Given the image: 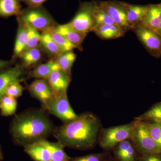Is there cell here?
<instances>
[{"mask_svg":"<svg viewBox=\"0 0 161 161\" xmlns=\"http://www.w3.org/2000/svg\"><path fill=\"white\" fill-rule=\"evenodd\" d=\"M3 159H4V154H3L2 147L0 146V161L3 160Z\"/></svg>","mask_w":161,"mask_h":161,"instance_id":"cell-38","label":"cell"},{"mask_svg":"<svg viewBox=\"0 0 161 161\" xmlns=\"http://www.w3.org/2000/svg\"><path fill=\"white\" fill-rule=\"evenodd\" d=\"M20 0H0V17L17 16L22 11Z\"/></svg>","mask_w":161,"mask_h":161,"instance_id":"cell-23","label":"cell"},{"mask_svg":"<svg viewBox=\"0 0 161 161\" xmlns=\"http://www.w3.org/2000/svg\"><path fill=\"white\" fill-rule=\"evenodd\" d=\"M132 123L130 139L140 155L161 153V149L150 135L143 121L135 119Z\"/></svg>","mask_w":161,"mask_h":161,"instance_id":"cell-4","label":"cell"},{"mask_svg":"<svg viewBox=\"0 0 161 161\" xmlns=\"http://www.w3.org/2000/svg\"><path fill=\"white\" fill-rule=\"evenodd\" d=\"M148 52L155 58L161 56V36L140 23L132 29Z\"/></svg>","mask_w":161,"mask_h":161,"instance_id":"cell-8","label":"cell"},{"mask_svg":"<svg viewBox=\"0 0 161 161\" xmlns=\"http://www.w3.org/2000/svg\"><path fill=\"white\" fill-rule=\"evenodd\" d=\"M23 68L30 67L40 62L42 58V50L40 47L24 50L20 55Z\"/></svg>","mask_w":161,"mask_h":161,"instance_id":"cell-21","label":"cell"},{"mask_svg":"<svg viewBox=\"0 0 161 161\" xmlns=\"http://www.w3.org/2000/svg\"><path fill=\"white\" fill-rule=\"evenodd\" d=\"M107 153H92L84 156L71 158L69 161H103L108 156Z\"/></svg>","mask_w":161,"mask_h":161,"instance_id":"cell-33","label":"cell"},{"mask_svg":"<svg viewBox=\"0 0 161 161\" xmlns=\"http://www.w3.org/2000/svg\"><path fill=\"white\" fill-rule=\"evenodd\" d=\"M67 92L55 94L45 109L64 123L74 120L78 115L72 108L67 96Z\"/></svg>","mask_w":161,"mask_h":161,"instance_id":"cell-7","label":"cell"},{"mask_svg":"<svg viewBox=\"0 0 161 161\" xmlns=\"http://www.w3.org/2000/svg\"><path fill=\"white\" fill-rule=\"evenodd\" d=\"M161 21V3L150 5L147 15L141 23L155 31Z\"/></svg>","mask_w":161,"mask_h":161,"instance_id":"cell-22","label":"cell"},{"mask_svg":"<svg viewBox=\"0 0 161 161\" xmlns=\"http://www.w3.org/2000/svg\"><path fill=\"white\" fill-rule=\"evenodd\" d=\"M95 2L109 15L115 24L120 26L125 31L132 29V26L127 21L125 10L120 2L109 1Z\"/></svg>","mask_w":161,"mask_h":161,"instance_id":"cell-9","label":"cell"},{"mask_svg":"<svg viewBox=\"0 0 161 161\" xmlns=\"http://www.w3.org/2000/svg\"></svg>","mask_w":161,"mask_h":161,"instance_id":"cell-41","label":"cell"},{"mask_svg":"<svg viewBox=\"0 0 161 161\" xmlns=\"http://www.w3.org/2000/svg\"><path fill=\"white\" fill-rule=\"evenodd\" d=\"M42 141L49 149L51 153L50 161H69L71 158L67 154L64 147L58 142H52L47 140Z\"/></svg>","mask_w":161,"mask_h":161,"instance_id":"cell-24","label":"cell"},{"mask_svg":"<svg viewBox=\"0 0 161 161\" xmlns=\"http://www.w3.org/2000/svg\"><path fill=\"white\" fill-rule=\"evenodd\" d=\"M17 107L16 98L5 95L0 100V110L2 115L4 116L13 115L16 111Z\"/></svg>","mask_w":161,"mask_h":161,"instance_id":"cell-29","label":"cell"},{"mask_svg":"<svg viewBox=\"0 0 161 161\" xmlns=\"http://www.w3.org/2000/svg\"><path fill=\"white\" fill-rule=\"evenodd\" d=\"M94 7L93 9V17L95 21V28L101 25L107 24H115L109 15L102 9L94 2Z\"/></svg>","mask_w":161,"mask_h":161,"instance_id":"cell-28","label":"cell"},{"mask_svg":"<svg viewBox=\"0 0 161 161\" xmlns=\"http://www.w3.org/2000/svg\"><path fill=\"white\" fill-rule=\"evenodd\" d=\"M94 7V2L80 3L75 16L68 24L75 31L83 34L86 35L93 31L95 26L93 14Z\"/></svg>","mask_w":161,"mask_h":161,"instance_id":"cell-6","label":"cell"},{"mask_svg":"<svg viewBox=\"0 0 161 161\" xmlns=\"http://www.w3.org/2000/svg\"><path fill=\"white\" fill-rule=\"evenodd\" d=\"M153 140L161 149V128L157 124L144 121Z\"/></svg>","mask_w":161,"mask_h":161,"instance_id":"cell-31","label":"cell"},{"mask_svg":"<svg viewBox=\"0 0 161 161\" xmlns=\"http://www.w3.org/2000/svg\"><path fill=\"white\" fill-rule=\"evenodd\" d=\"M46 31L49 33L51 36L59 47L62 53L73 51V50L77 48L75 45L70 42L64 36L55 31L53 28Z\"/></svg>","mask_w":161,"mask_h":161,"instance_id":"cell-27","label":"cell"},{"mask_svg":"<svg viewBox=\"0 0 161 161\" xmlns=\"http://www.w3.org/2000/svg\"><path fill=\"white\" fill-rule=\"evenodd\" d=\"M93 31L101 39L111 40L123 36L125 31L116 24H107L95 27Z\"/></svg>","mask_w":161,"mask_h":161,"instance_id":"cell-17","label":"cell"},{"mask_svg":"<svg viewBox=\"0 0 161 161\" xmlns=\"http://www.w3.org/2000/svg\"><path fill=\"white\" fill-rule=\"evenodd\" d=\"M53 30L67 39L70 42L81 50V45L86 35L80 33L72 28L68 23L62 25H57L54 26Z\"/></svg>","mask_w":161,"mask_h":161,"instance_id":"cell-15","label":"cell"},{"mask_svg":"<svg viewBox=\"0 0 161 161\" xmlns=\"http://www.w3.org/2000/svg\"><path fill=\"white\" fill-rule=\"evenodd\" d=\"M47 80L55 94L67 92L71 81V76L61 70L55 71L50 75Z\"/></svg>","mask_w":161,"mask_h":161,"instance_id":"cell-14","label":"cell"},{"mask_svg":"<svg viewBox=\"0 0 161 161\" xmlns=\"http://www.w3.org/2000/svg\"><path fill=\"white\" fill-rule=\"evenodd\" d=\"M21 2L26 4L28 7H34L42 6L47 0H20Z\"/></svg>","mask_w":161,"mask_h":161,"instance_id":"cell-35","label":"cell"},{"mask_svg":"<svg viewBox=\"0 0 161 161\" xmlns=\"http://www.w3.org/2000/svg\"><path fill=\"white\" fill-rule=\"evenodd\" d=\"M40 47L43 51L51 57L58 58L63 53L58 45L56 44L49 33L45 31L40 34Z\"/></svg>","mask_w":161,"mask_h":161,"instance_id":"cell-19","label":"cell"},{"mask_svg":"<svg viewBox=\"0 0 161 161\" xmlns=\"http://www.w3.org/2000/svg\"><path fill=\"white\" fill-rule=\"evenodd\" d=\"M103 161H115L114 159H112L108 156V157Z\"/></svg>","mask_w":161,"mask_h":161,"instance_id":"cell-39","label":"cell"},{"mask_svg":"<svg viewBox=\"0 0 161 161\" xmlns=\"http://www.w3.org/2000/svg\"><path fill=\"white\" fill-rule=\"evenodd\" d=\"M112 150L115 161H138L140 156L130 139L122 141Z\"/></svg>","mask_w":161,"mask_h":161,"instance_id":"cell-11","label":"cell"},{"mask_svg":"<svg viewBox=\"0 0 161 161\" xmlns=\"http://www.w3.org/2000/svg\"><path fill=\"white\" fill-rule=\"evenodd\" d=\"M138 161H161V153L140 155Z\"/></svg>","mask_w":161,"mask_h":161,"instance_id":"cell-34","label":"cell"},{"mask_svg":"<svg viewBox=\"0 0 161 161\" xmlns=\"http://www.w3.org/2000/svg\"><path fill=\"white\" fill-rule=\"evenodd\" d=\"M76 55L73 51L65 52L56 59L60 70L69 76L71 75V69L76 60Z\"/></svg>","mask_w":161,"mask_h":161,"instance_id":"cell-26","label":"cell"},{"mask_svg":"<svg viewBox=\"0 0 161 161\" xmlns=\"http://www.w3.org/2000/svg\"><path fill=\"white\" fill-rule=\"evenodd\" d=\"M25 25L27 30V43L25 50L37 47L40 44V34L37 30Z\"/></svg>","mask_w":161,"mask_h":161,"instance_id":"cell-30","label":"cell"},{"mask_svg":"<svg viewBox=\"0 0 161 161\" xmlns=\"http://www.w3.org/2000/svg\"><path fill=\"white\" fill-rule=\"evenodd\" d=\"M132 123L101 130L98 137L99 146L106 151L113 150L122 141L131 138Z\"/></svg>","mask_w":161,"mask_h":161,"instance_id":"cell-5","label":"cell"},{"mask_svg":"<svg viewBox=\"0 0 161 161\" xmlns=\"http://www.w3.org/2000/svg\"><path fill=\"white\" fill-rule=\"evenodd\" d=\"M135 119L154 123H161V102L153 105L147 112L136 117Z\"/></svg>","mask_w":161,"mask_h":161,"instance_id":"cell-25","label":"cell"},{"mask_svg":"<svg viewBox=\"0 0 161 161\" xmlns=\"http://www.w3.org/2000/svg\"><path fill=\"white\" fill-rule=\"evenodd\" d=\"M101 126L100 121L96 115L85 112L55 129L53 134L58 142L64 147L89 150L95 147L98 140Z\"/></svg>","mask_w":161,"mask_h":161,"instance_id":"cell-1","label":"cell"},{"mask_svg":"<svg viewBox=\"0 0 161 161\" xmlns=\"http://www.w3.org/2000/svg\"><path fill=\"white\" fill-rule=\"evenodd\" d=\"M60 69L57 60H50L46 63L40 64L30 73L31 78L46 79L53 72Z\"/></svg>","mask_w":161,"mask_h":161,"instance_id":"cell-18","label":"cell"},{"mask_svg":"<svg viewBox=\"0 0 161 161\" xmlns=\"http://www.w3.org/2000/svg\"><path fill=\"white\" fill-rule=\"evenodd\" d=\"M28 90L31 95L40 101L45 108L55 95L46 79H36L29 85Z\"/></svg>","mask_w":161,"mask_h":161,"instance_id":"cell-10","label":"cell"},{"mask_svg":"<svg viewBox=\"0 0 161 161\" xmlns=\"http://www.w3.org/2000/svg\"><path fill=\"white\" fill-rule=\"evenodd\" d=\"M10 63V61L0 60V70L9 65Z\"/></svg>","mask_w":161,"mask_h":161,"instance_id":"cell-36","label":"cell"},{"mask_svg":"<svg viewBox=\"0 0 161 161\" xmlns=\"http://www.w3.org/2000/svg\"><path fill=\"white\" fill-rule=\"evenodd\" d=\"M17 33L15 41L13 59H16L25 49L27 43V27L25 24L18 22Z\"/></svg>","mask_w":161,"mask_h":161,"instance_id":"cell-20","label":"cell"},{"mask_svg":"<svg viewBox=\"0 0 161 161\" xmlns=\"http://www.w3.org/2000/svg\"><path fill=\"white\" fill-rule=\"evenodd\" d=\"M55 128L42 110H27L16 115L11 126V133L15 143L23 147L46 140L53 134Z\"/></svg>","mask_w":161,"mask_h":161,"instance_id":"cell-2","label":"cell"},{"mask_svg":"<svg viewBox=\"0 0 161 161\" xmlns=\"http://www.w3.org/2000/svg\"><path fill=\"white\" fill-rule=\"evenodd\" d=\"M24 151L34 161H50V151L42 141L27 145Z\"/></svg>","mask_w":161,"mask_h":161,"instance_id":"cell-16","label":"cell"},{"mask_svg":"<svg viewBox=\"0 0 161 161\" xmlns=\"http://www.w3.org/2000/svg\"><path fill=\"white\" fill-rule=\"evenodd\" d=\"M23 67L21 64L14 66L0 73V100L5 95L6 89L11 84L22 81Z\"/></svg>","mask_w":161,"mask_h":161,"instance_id":"cell-12","label":"cell"},{"mask_svg":"<svg viewBox=\"0 0 161 161\" xmlns=\"http://www.w3.org/2000/svg\"><path fill=\"white\" fill-rule=\"evenodd\" d=\"M17 21L42 32L58 25L50 14L43 6L28 7L22 9L17 16Z\"/></svg>","mask_w":161,"mask_h":161,"instance_id":"cell-3","label":"cell"},{"mask_svg":"<svg viewBox=\"0 0 161 161\" xmlns=\"http://www.w3.org/2000/svg\"><path fill=\"white\" fill-rule=\"evenodd\" d=\"M24 88L20 84L19 81L11 84L6 89L5 95L17 98L22 96Z\"/></svg>","mask_w":161,"mask_h":161,"instance_id":"cell-32","label":"cell"},{"mask_svg":"<svg viewBox=\"0 0 161 161\" xmlns=\"http://www.w3.org/2000/svg\"><path fill=\"white\" fill-rule=\"evenodd\" d=\"M160 127V128H161V123H156Z\"/></svg>","mask_w":161,"mask_h":161,"instance_id":"cell-40","label":"cell"},{"mask_svg":"<svg viewBox=\"0 0 161 161\" xmlns=\"http://www.w3.org/2000/svg\"><path fill=\"white\" fill-rule=\"evenodd\" d=\"M126 13L127 19L132 27V29L137 24L142 23L147 15L150 5H132L123 2H120Z\"/></svg>","mask_w":161,"mask_h":161,"instance_id":"cell-13","label":"cell"},{"mask_svg":"<svg viewBox=\"0 0 161 161\" xmlns=\"http://www.w3.org/2000/svg\"><path fill=\"white\" fill-rule=\"evenodd\" d=\"M155 32L161 36V21L159 24Z\"/></svg>","mask_w":161,"mask_h":161,"instance_id":"cell-37","label":"cell"}]
</instances>
